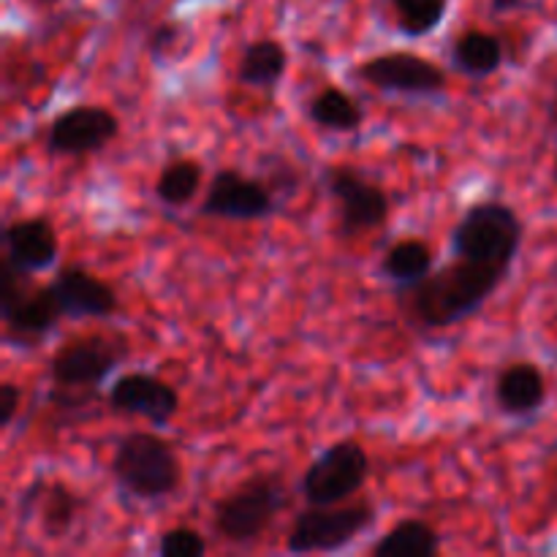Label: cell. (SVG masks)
Masks as SVG:
<instances>
[{"mask_svg": "<svg viewBox=\"0 0 557 557\" xmlns=\"http://www.w3.org/2000/svg\"><path fill=\"white\" fill-rule=\"evenodd\" d=\"M509 272L506 267L455 256L449 264L435 267L424 281L395 288L397 310L413 330H451L484 310Z\"/></svg>", "mask_w": 557, "mask_h": 557, "instance_id": "obj_1", "label": "cell"}, {"mask_svg": "<svg viewBox=\"0 0 557 557\" xmlns=\"http://www.w3.org/2000/svg\"><path fill=\"white\" fill-rule=\"evenodd\" d=\"M109 473L125 495L145 504L172 498L183 484V462L163 435L134 430L117 441L109 460Z\"/></svg>", "mask_w": 557, "mask_h": 557, "instance_id": "obj_2", "label": "cell"}, {"mask_svg": "<svg viewBox=\"0 0 557 557\" xmlns=\"http://www.w3.org/2000/svg\"><path fill=\"white\" fill-rule=\"evenodd\" d=\"M288 504V487L281 471H259L243 479L212 506V531L234 547L259 542Z\"/></svg>", "mask_w": 557, "mask_h": 557, "instance_id": "obj_3", "label": "cell"}, {"mask_svg": "<svg viewBox=\"0 0 557 557\" xmlns=\"http://www.w3.org/2000/svg\"><path fill=\"white\" fill-rule=\"evenodd\" d=\"M0 319L3 341L14 348H36L65 319L52 286H36L30 272L0 261Z\"/></svg>", "mask_w": 557, "mask_h": 557, "instance_id": "obj_4", "label": "cell"}, {"mask_svg": "<svg viewBox=\"0 0 557 557\" xmlns=\"http://www.w3.org/2000/svg\"><path fill=\"white\" fill-rule=\"evenodd\" d=\"M525 239V226L517 210L506 201H476L462 212L449 232L451 256L482 261L511 270Z\"/></svg>", "mask_w": 557, "mask_h": 557, "instance_id": "obj_5", "label": "cell"}, {"mask_svg": "<svg viewBox=\"0 0 557 557\" xmlns=\"http://www.w3.org/2000/svg\"><path fill=\"white\" fill-rule=\"evenodd\" d=\"M379 522V506L373 500H346L335 506H308L294 517L286 536L292 555L341 553Z\"/></svg>", "mask_w": 557, "mask_h": 557, "instance_id": "obj_6", "label": "cell"}, {"mask_svg": "<svg viewBox=\"0 0 557 557\" xmlns=\"http://www.w3.org/2000/svg\"><path fill=\"white\" fill-rule=\"evenodd\" d=\"M128 357L131 343L123 335L90 332L65 341L49 357L47 375L58 392H96Z\"/></svg>", "mask_w": 557, "mask_h": 557, "instance_id": "obj_7", "label": "cell"}, {"mask_svg": "<svg viewBox=\"0 0 557 557\" xmlns=\"http://www.w3.org/2000/svg\"><path fill=\"white\" fill-rule=\"evenodd\" d=\"M370 479V455L357 438L326 446L299 479V495L308 506H335L351 500Z\"/></svg>", "mask_w": 557, "mask_h": 557, "instance_id": "obj_8", "label": "cell"}, {"mask_svg": "<svg viewBox=\"0 0 557 557\" xmlns=\"http://www.w3.org/2000/svg\"><path fill=\"white\" fill-rule=\"evenodd\" d=\"M326 196L335 201L337 228L343 237H362L384 226L392 215V201L379 183L364 177L351 163H332L321 174Z\"/></svg>", "mask_w": 557, "mask_h": 557, "instance_id": "obj_9", "label": "cell"}, {"mask_svg": "<svg viewBox=\"0 0 557 557\" xmlns=\"http://www.w3.org/2000/svg\"><path fill=\"white\" fill-rule=\"evenodd\" d=\"M357 79L389 96L438 98L449 87V76L430 58L408 49L373 54L357 65Z\"/></svg>", "mask_w": 557, "mask_h": 557, "instance_id": "obj_10", "label": "cell"}, {"mask_svg": "<svg viewBox=\"0 0 557 557\" xmlns=\"http://www.w3.org/2000/svg\"><path fill=\"white\" fill-rule=\"evenodd\" d=\"M120 136V117L101 103H76L54 114L44 136L52 158H85L103 152Z\"/></svg>", "mask_w": 557, "mask_h": 557, "instance_id": "obj_11", "label": "cell"}, {"mask_svg": "<svg viewBox=\"0 0 557 557\" xmlns=\"http://www.w3.org/2000/svg\"><path fill=\"white\" fill-rule=\"evenodd\" d=\"M281 210L277 196L267 188L261 177H248L239 169H218L207 185L201 215L218 221L250 223L267 221Z\"/></svg>", "mask_w": 557, "mask_h": 557, "instance_id": "obj_12", "label": "cell"}, {"mask_svg": "<svg viewBox=\"0 0 557 557\" xmlns=\"http://www.w3.org/2000/svg\"><path fill=\"white\" fill-rule=\"evenodd\" d=\"M107 406L117 417L145 419L152 428H166L180 411V392L161 375L134 370L112 381L107 392Z\"/></svg>", "mask_w": 557, "mask_h": 557, "instance_id": "obj_13", "label": "cell"}, {"mask_svg": "<svg viewBox=\"0 0 557 557\" xmlns=\"http://www.w3.org/2000/svg\"><path fill=\"white\" fill-rule=\"evenodd\" d=\"M49 286L63 308V315L71 321H107L120 310V297L112 283L101 281L85 264L60 267Z\"/></svg>", "mask_w": 557, "mask_h": 557, "instance_id": "obj_14", "label": "cell"}, {"mask_svg": "<svg viewBox=\"0 0 557 557\" xmlns=\"http://www.w3.org/2000/svg\"><path fill=\"white\" fill-rule=\"evenodd\" d=\"M85 498L65 482H44L36 479L30 487H25L20 498V515L30 520L38 517V528L47 539L58 542L74 531L76 520L82 515Z\"/></svg>", "mask_w": 557, "mask_h": 557, "instance_id": "obj_15", "label": "cell"}, {"mask_svg": "<svg viewBox=\"0 0 557 557\" xmlns=\"http://www.w3.org/2000/svg\"><path fill=\"white\" fill-rule=\"evenodd\" d=\"M3 259L11 261L20 270L38 275V272L52 270L60 256L58 228L52 218L33 215L20 221L5 223L3 228Z\"/></svg>", "mask_w": 557, "mask_h": 557, "instance_id": "obj_16", "label": "cell"}, {"mask_svg": "<svg viewBox=\"0 0 557 557\" xmlns=\"http://www.w3.org/2000/svg\"><path fill=\"white\" fill-rule=\"evenodd\" d=\"M493 400L504 417H536L547 403V379L533 362H515L495 375Z\"/></svg>", "mask_w": 557, "mask_h": 557, "instance_id": "obj_17", "label": "cell"}, {"mask_svg": "<svg viewBox=\"0 0 557 557\" xmlns=\"http://www.w3.org/2000/svg\"><path fill=\"white\" fill-rule=\"evenodd\" d=\"M449 60L457 74L468 76V79H490L504 65L506 44L495 33L471 27L451 41Z\"/></svg>", "mask_w": 557, "mask_h": 557, "instance_id": "obj_18", "label": "cell"}, {"mask_svg": "<svg viewBox=\"0 0 557 557\" xmlns=\"http://www.w3.org/2000/svg\"><path fill=\"white\" fill-rule=\"evenodd\" d=\"M288 71V49L277 38H256L243 49L237 82L256 90H275Z\"/></svg>", "mask_w": 557, "mask_h": 557, "instance_id": "obj_19", "label": "cell"}, {"mask_svg": "<svg viewBox=\"0 0 557 557\" xmlns=\"http://www.w3.org/2000/svg\"><path fill=\"white\" fill-rule=\"evenodd\" d=\"M444 549V536L438 528L419 517H406L395 522L379 542L370 547L373 557H435Z\"/></svg>", "mask_w": 557, "mask_h": 557, "instance_id": "obj_20", "label": "cell"}, {"mask_svg": "<svg viewBox=\"0 0 557 557\" xmlns=\"http://www.w3.org/2000/svg\"><path fill=\"white\" fill-rule=\"evenodd\" d=\"M379 270L386 281L395 283V288L413 286V283L424 281V277L435 270V253L424 239H397V243L389 245L386 253L381 256Z\"/></svg>", "mask_w": 557, "mask_h": 557, "instance_id": "obj_21", "label": "cell"}, {"mask_svg": "<svg viewBox=\"0 0 557 557\" xmlns=\"http://www.w3.org/2000/svg\"><path fill=\"white\" fill-rule=\"evenodd\" d=\"M308 120L330 134H354L364 125V109L341 87H321L308 101Z\"/></svg>", "mask_w": 557, "mask_h": 557, "instance_id": "obj_22", "label": "cell"}, {"mask_svg": "<svg viewBox=\"0 0 557 557\" xmlns=\"http://www.w3.org/2000/svg\"><path fill=\"white\" fill-rule=\"evenodd\" d=\"M201 183H205L201 161H196V158H174L161 169L156 185H152V194L163 207L180 210V207H188L196 199Z\"/></svg>", "mask_w": 557, "mask_h": 557, "instance_id": "obj_23", "label": "cell"}, {"mask_svg": "<svg viewBox=\"0 0 557 557\" xmlns=\"http://www.w3.org/2000/svg\"><path fill=\"white\" fill-rule=\"evenodd\" d=\"M451 0H389L397 30L406 38H424L438 30Z\"/></svg>", "mask_w": 557, "mask_h": 557, "instance_id": "obj_24", "label": "cell"}, {"mask_svg": "<svg viewBox=\"0 0 557 557\" xmlns=\"http://www.w3.org/2000/svg\"><path fill=\"white\" fill-rule=\"evenodd\" d=\"M259 177L264 180L267 188L277 196V201H288L302 188V172L294 161L283 156H264L259 161Z\"/></svg>", "mask_w": 557, "mask_h": 557, "instance_id": "obj_25", "label": "cell"}, {"mask_svg": "<svg viewBox=\"0 0 557 557\" xmlns=\"http://www.w3.org/2000/svg\"><path fill=\"white\" fill-rule=\"evenodd\" d=\"M207 549H210V544L196 528L177 525L161 533L156 553L161 557H205Z\"/></svg>", "mask_w": 557, "mask_h": 557, "instance_id": "obj_26", "label": "cell"}, {"mask_svg": "<svg viewBox=\"0 0 557 557\" xmlns=\"http://www.w3.org/2000/svg\"><path fill=\"white\" fill-rule=\"evenodd\" d=\"M180 38H183V25L180 22H161V25L152 27L150 36H147V54H150L152 63L161 65L163 60L172 58Z\"/></svg>", "mask_w": 557, "mask_h": 557, "instance_id": "obj_27", "label": "cell"}, {"mask_svg": "<svg viewBox=\"0 0 557 557\" xmlns=\"http://www.w3.org/2000/svg\"><path fill=\"white\" fill-rule=\"evenodd\" d=\"M22 406V389L14 384V381H3L0 384V428L9 430L14 424L16 413H20Z\"/></svg>", "mask_w": 557, "mask_h": 557, "instance_id": "obj_28", "label": "cell"}, {"mask_svg": "<svg viewBox=\"0 0 557 557\" xmlns=\"http://www.w3.org/2000/svg\"><path fill=\"white\" fill-rule=\"evenodd\" d=\"M525 0H490V14L493 16H506L515 14V11L525 9Z\"/></svg>", "mask_w": 557, "mask_h": 557, "instance_id": "obj_29", "label": "cell"}, {"mask_svg": "<svg viewBox=\"0 0 557 557\" xmlns=\"http://www.w3.org/2000/svg\"><path fill=\"white\" fill-rule=\"evenodd\" d=\"M27 3H30L33 9H52V5L60 3V0H27Z\"/></svg>", "mask_w": 557, "mask_h": 557, "instance_id": "obj_30", "label": "cell"}, {"mask_svg": "<svg viewBox=\"0 0 557 557\" xmlns=\"http://www.w3.org/2000/svg\"><path fill=\"white\" fill-rule=\"evenodd\" d=\"M549 117H553V123L557 125V90H555V96H553V103H549Z\"/></svg>", "mask_w": 557, "mask_h": 557, "instance_id": "obj_31", "label": "cell"}]
</instances>
